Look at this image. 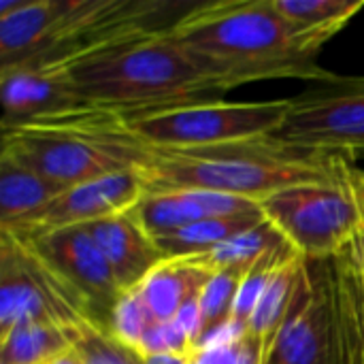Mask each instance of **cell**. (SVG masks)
<instances>
[{
  "label": "cell",
  "instance_id": "6da1fadb",
  "mask_svg": "<svg viewBox=\"0 0 364 364\" xmlns=\"http://www.w3.org/2000/svg\"><path fill=\"white\" fill-rule=\"evenodd\" d=\"M181 51L224 94L267 79L322 83L335 73L318 64L286 26L273 0H218L188 6L168 28Z\"/></svg>",
  "mask_w": 364,
  "mask_h": 364
},
{
  "label": "cell",
  "instance_id": "cb8c5ba5",
  "mask_svg": "<svg viewBox=\"0 0 364 364\" xmlns=\"http://www.w3.org/2000/svg\"><path fill=\"white\" fill-rule=\"evenodd\" d=\"M154 318L149 316L145 303L141 301L139 292L132 288V290H126L113 314H111V320H109V331L113 337H117L122 343L130 346L132 350H141V343L145 339V335L149 333V328L154 326ZM141 354V352H139Z\"/></svg>",
  "mask_w": 364,
  "mask_h": 364
},
{
  "label": "cell",
  "instance_id": "5bb4252c",
  "mask_svg": "<svg viewBox=\"0 0 364 364\" xmlns=\"http://www.w3.org/2000/svg\"><path fill=\"white\" fill-rule=\"evenodd\" d=\"M87 230L107 258L122 292L136 288L164 260L132 209L87 224Z\"/></svg>",
  "mask_w": 364,
  "mask_h": 364
},
{
  "label": "cell",
  "instance_id": "83f0119b",
  "mask_svg": "<svg viewBox=\"0 0 364 364\" xmlns=\"http://www.w3.org/2000/svg\"><path fill=\"white\" fill-rule=\"evenodd\" d=\"M55 364H83V363L79 360V356H77V354H75V350H73V352H70L68 356H64L62 360H58Z\"/></svg>",
  "mask_w": 364,
  "mask_h": 364
},
{
  "label": "cell",
  "instance_id": "7c38bea8",
  "mask_svg": "<svg viewBox=\"0 0 364 364\" xmlns=\"http://www.w3.org/2000/svg\"><path fill=\"white\" fill-rule=\"evenodd\" d=\"M331 282V364H364V254L356 239L326 260Z\"/></svg>",
  "mask_w": 364,
  "mask_h": 364
},
{
  "label": "cell",
  "instance_id": "277c9868",
  "mask_svg": "<svg viewBox=\"0 0 364 364\" xmlns=\"http://www.w3.org/2000/svg\"><path fill=\"white\" fill-rule=\"evenodd\" d=\"M168 28L139 32L66 64L83 100L132 115L222 94L181 51Z\"/></svg>",
  "mask_w": 364,
  "mask_h": 364
},
{
  "label": "cell",
  "instance_id": "8fae6325",
  "mask_svg": "<svg viewBox=\"0 0 364 364\" xmlns=\"http://www.w3.org/2000/svg\"><path fill=\"white\" fill-rule=\"evenodd\" d=\"M2 128L66 113L90 105L79 94L68 66H15L0 70Z\"/></svg>",
  "mask_w": 364,
  "mask_h": 364
},
{
  "label": "cell",
  "instance_id": "ba28073f",
  "mask_svg": "<svg viewBox=\"0 0 364 364\" xmlns=\"http://www.w3.org/2000/svg\"><path fill=\"white\" fill-rule=\"evenodd\" d=\"M21 243L81 301L94 322L105 328L109 326L111 314L124 292L87 226L55 230Z\"/></svg>",
  "mask_w": 364,
  "mask_h": 364
},
{
  "label": "cell",
  "instance_id": "2e32d148",
  "mask_svg": "<svg viewBox=\"0 0 364 364\" xmlns=\"http://www.w3.org/2000/svg\"><path fill=\"white\" fill-rule=\"evenodd\" d=\"M309 277V262L296 252L275 275V279L269 284L267 292L258 301L243 337L252 341V346L258 350L260 363H269V356L273 352V346L277 341V335L282 333L290 309Z\"/></svg>",
  "mask_w": 364,
  "mask_h": 364
},
{
  "label": "cell",
  "instance_id": "9c48e42d",
  "mask_svg": "<svg viewBox=\"0 0 364 364\" xmlns=\"http://www.w3.org/2000/svg\"><path fill=\"white\" fill-rule=\"evenodd\" d=\"M143 194L145 186L139 171L87 181L64 190L43 209L0 232H9L19 241H32L55 230L87 226L105 218L130 211L143 198Z\"/></svg>",
  "mask_w": 364,
  "mask_h": 364
},
{
  "label": "cell",
  "instance_id": "8992f818",
  "mask_svg": "<svg viewBox=\"0 0 364 364\" xmlns=\"http://www.w3.org/2000/svg\"><path fill=\"white\" fill-rule=\"evenodd\" d=\"M288 111L290 98L264 102L203 100L132 113L128 119L149 147L186 149L277 134Z\"/></svg>",
  "mask_w": 364,
  "mask_h": 364
},
{
  "label": "cell",
  "instance_id": "7402d4cb",
  "mask_svg": "<svg viewBox=\"0 0 364 364\" xmlns=\"http://www.w3.org/2000/svg\"><path fill=\"white\" fill-rule=\"evenodd\" d=\"M282 241H284V237L264 220L262 224L235 235L232 239L224 241L222 245H218L211 252H205L200 256L215 271V275L224 273V271L247 273L271 247H275Z\"/></svg>",
  "mask_w": 364,
  "mask_h": 364
},
{
  "label": "cell",
  "instance_id": "ffe728a7",
  "mask_svg": "<svg viewBox=\"0 0 364 364\" xmlns=\"http://www.w3.org/2000/svg\"><path fill=\"white\" fill-rule=\"evenodd\" d=\"M262 222H264L262 209L256 207L252 211H243V213H235V215L203 220L198 224H192L188 228H181L177 232L156 239V245L164 258L196 256V254L211 252L213 247L222 245L224 241L232 239L235 235L245 232Z\"/></svg>",
  "mask_w": 364,
  "mask_h": 364
},
{
  "label": "cell",
  "instance_id": "f1b7e54d",
  "mask_svg": "<svg viewBox=\"0 0 364 364\" xmlns=\"http://www.w3.org/2000/svg\"><path fill=\"white\" fill-rule=\"evenodd\" d=\"M360 198V196H358ZM360 205H363V230H360V237H358V241H360V247H363V254H364V203L360 200Z\"/></svg>",
  "mask_w": 364,
  "mask_h": 364
},
{
  "label": "cell",
  "instance_id": "3957f363",
  "mask_svg": "<svg viewBox=\"0 0 364 364\" xmlns=\"http://www.w3.org/2000/svg\"><path fill=\"white\" fill-rule=\"evenodd\" d=\"M0 151L68 190L87 181L139 171L151 147L126 113L83 105L79 109L2 128Z\"/></svg>",
  "mask_w": 364,
  "mask_h": 364
},
{
  "label": "cell",
  "instance_id": "5b68a950",
  "mask_svg": "<svg viewBox=\"0 0 364 364\" xmlns=\"http://www.w3.org/2000/svg\"><path fill=\"white\" fill-rule=\"evenodd\" d=\"M264 220L307 262H326L350 247L363 230V205L352 168L335 181L303 183L260 203Z\"/></svg>",
  "mask_w": 364,
  "mask_h": 364
},
{
  "label": "cell",
  "instance_id": "30bf717a",
  "mask_svg": "<svg viewBox=\"0 0 364 364\" xmlns=\"http://www.w3.org/2000/svg\"><path fill=\"white\" fill-rule=\"evenodd\" d=\"M331 282L326 262H309L267 364H331Z\"/></svg>",
  "mask_w": 364,
  "mask_h": 364
},
{
  "label": "cell",
  "instance_id": "d4e9b609",
  "mask_svg": "<svg viewBox=\"0 0 364 364\" xmlns=\"http://www.w3.org/2000/svg\"><path fill=\"white\" fill-rule=\"evenodd\" d=\"M190 364H262L258 350L243 335L230 333L190 354Z\"/></svg>",
  "mask_w": 364,
  "mask_h": 364
},
{
  "label": "cell",
  "instance_id": "603a6c76",
  "mask_svg": "<svg viewBox=\"0 0 364 364\" xmlns=\"http://www.w3.org/2000/svg\"><path fill=\"white\" fill-rule=\"evenodd\" d=\"M73 350L83 364H145L143 354L122 343L109 328L92 320L77 328Z\"/></svg>",
  "mask_w": 364,
  "mask_h": 364
},
{
  "label": "cell",
  "instance_id": "484cf974",
  "mask_svg": "<svg viewBox=\"0 0 364 364\" xmlns=\"http://www.w3.org/2000/svg\"><path fill=\"white\" fill-rule=\"evenodd\" d=\"M145 364H190V356H181V354H156V356H145Z\"/></svg>",
  "mask_w": 364,
  "mask_h": 364
},
{
  "label": "cell",
  "instance_id": "ac0fdd59",
  "mask_svg": "<svg viewBox=\"0 0 364 364\" xmlns=\"http://www.w3.org/2000/svg\"><path fill=\"white\" fill-rule=\"evenodd\" d=\"M62 192L58 183L0 151V230L36 213Z\"/></svg>",
  "mask_w": 364,
  "mask_h": 364
},
{
  "label": "cell",
  "instance_id": "52a82bcc",
  "mask_svg": "<svg viewBox=\"0 0 364 364\" xmlns=\"http://www.w3.org/2000/svg\"><path fill=\"white\" fill-rule=\"evenodd\" d=\"M277 136L337 156H364V77L335 75L290 98Z\"/></svg>",
  "mask_w": 364,
  "mask_h": 364
},
{
  "label": "cell",
  "instance_id": "9a60e30c",
  "mask_svg": "<svg viewBox=\"0 0 364 364\" xmlns=\"http://www.w3.org/2000/svg\"><path fill=\"white\" fill-rule=\"evenodd\" d=\"M215 271L196 256L164 258L134 290L145 303L154 322L175 320L190 303L198 301Z\"/></svg>",
  "mask_w": 364,
  "mask_h": 364
},
{
  "label": "cell",
  "instance_id": "4fadbf2b",
  "mask_svg": "<svg viewBox=\"0 0 364 364\" xmlns=\"http://www.w3.org/2000/svg\"><path fill=\"white\" fill-rule=\"evenodd\" d=\"M260 207L258 203L200 192V190H156L145 192L143 198L132 207L136 220L156 241L203 220L235 215Z\"/></svg>",
  "mask_w": 364,
  "mask_h": 364
},
{
  "label": "cell",
  "instance_id": "e0dca14e",
  "mask_svg": "<svg viewBox=\"0 0 364 364\" xmlns=\"http://www.w3.org/2000/svg\"><path fill=\"white\" fill-rule=\"evenodd\" d=\"M275 11L294 36L314 53L339 34L360 11L364 0H273Z\"/></svg>",
  "mask_w": 364,
  "mask_h": 364
},
{
  "label": "cell",
  "instance_id": "4316f807",
  "mask_svg": "<svg viewBox=\"0 0 364 364\" xmlns=\"http://www.w3.org/2000/svg\"><path fill=\"white\" fill-rule=\"evenodd\" d=\"M352 183H354L360 200L364 203V171H358L356 166H352Z\"/></svg>",
  "mask_w": 364,
  "mask_h": 364
},
{
  "label": "cell",
  "instance_id": "7a4b0ae2",
  "mask_svg": "<svg viewBox=\"0 0 364 364\" xmlns=\"http://www.w3.org/2000/svg\"><path fill=\"white\" fill-rule=\"evenodd\" d=\"M350 168L346 156L316 151L269 134L209 147H151L139 175L145 192L200 190L260 205L294 186L341 179Z\"/></svg>",
  "mask_w": 364,
  "mask_h": 364
},
{
  "label": "cell",
  "instance_id": "44dd1931",
  "mask_svg": "<svg viewBox=\"0 0 364 364\" xmlns=\"http://www.w3.org/2000/svg\"><path fill=\"white\" fill-rule=\"evenodd\" d=\"M245 273L239 271H224L218 273L207 288L203 290V294L198 296V341H196V350L207 348L215 341H220L222 337L230 335V322H232V307H235V299L241 286Z\"/></svg>",
  "mask_w": 364,
  "mask_h": 364
},
{
  "label": "cell",
  "instance_id": "d6986e66",
  "mask_svg": "<svg viewBox=\"0 0 364 364\" xmlns=\"http://www.w3.org/2000/svg\"><path fill=\"white\" fill-rule=\"evenodd\" d=\"M77 328L30 320L0 337V364H55L75 348Z\"/></svg>",
  "mask_w": 364,
  "mask_h": 364
}]
</instances>
